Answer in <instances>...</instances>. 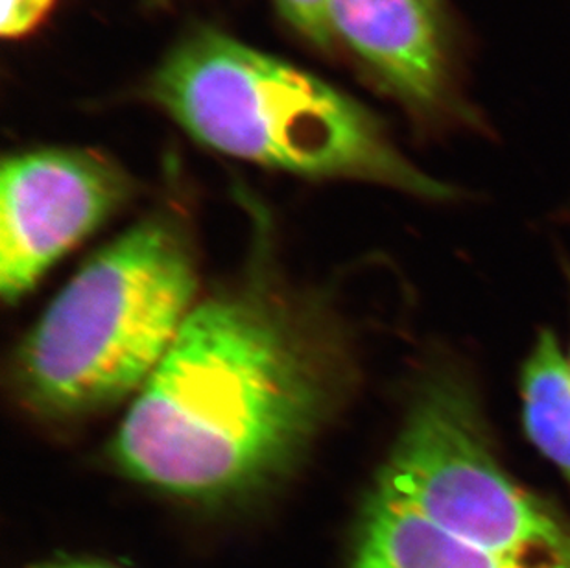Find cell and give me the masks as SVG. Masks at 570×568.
<instances>
[{"instance_id":"obj_11","label":"cell","mask_w":570,"mask_h":568,"mask_svg":"<svg viewBox=\"0 0 570 568\" xmlns=\"http://www.w3.org/2000/svg\"><path fill=\"white\" fill-rule=\"evenodd\" d=\"M41 568H114L109 565L95 564V561H58V564L45 565Z\"/></svg>"},{"instance_id":"obj_9","label":"cell","mask_w":570,"mask_h":568,"mask_svg":"<svg viewBox=\"0 0 570 568\" xmlns=\"http://www.w3.org/2000/svg\"><path fill=\"white\" fill-rule=\"evenodd\" d=\"M281 16L296 32L320 49H331L334 33L328 25V0H274Z\"/></svg>"},{"instance_id":"obj_10","label":"cell","mask_w":570,"mask_h":568,"mask_svg":"<svg viewBox=\"0 0 570 568\" xmlns=\"http://www.w3.org/2000/svg\"><path fill=\"white\" fill-rule=\"evenodd\" d=\"M52 4L55 0H2V38H22L43 21Z\"/></svg>"},{"instance_id":"obj_3","label":"cell","mask_w":570,"mask_h":568,"mask_svg":"<svg viewBox=\"0 0 570 568\" xmlns=\"http://www.w3.org/2000/svg\"><path fill=\"white\" fill-rule=\"evenodd\" d=\"M198 268L189 229L159 210L117 236L56 295L17 349V401L72 423L142 390L193 311Z\"/></svg>"},{"instance_id":"obj_6","label":"cell","mask_w":570,"mask_h":568,"mask_svg":"<svg viewBox=\"0 0 570 568\" xmlns=\"http://www.w3.org/2000/svg\"><path fill=\"white\" fill-rule=\"evenodd\" d=\"M334 39L415 117L469 124L443 0H328Z\"/></svg>"},{"instance_id":"obj_4","label":"cell","mask_w":570,"mask_h":568,"mask_svg":"<svg viewBox=\"0 0 570 568\" xmlns=\"http://www.w3.org/2000/svg\"><path fill=\"white\" fill-rule=\"evenodd\" d=\"M375 486L474 547L570 567V526L504 471L456 371L423 381Z\"/></svg>"},{"instance_id":"obj_1","label":"cell","mask_w":570,"mask_h":568,"mask_svg":"<svg viewBox=\"0 0 570 568\" xmlns=\"http://www.w3.org/2000/svg\"><path fill=\"white\" fill-rule=\"evenodd\" d=\"M353 384L355 359L331 314L248 280L193 306L109 456L178 499H248L296 471Z\"/></svg>"},{"instance_id":"obj_7","label":"cell","mask_w":570,"mask_h":568,"mask_svg":"<svg viewBox=\"0 0 570 568\" xmlns=\"http://www.w3.org/2000/svg\"><path fill=\"white\" fill-rule=\"evenodd\" d=\"M353 568H570L530 564L446 533L410 506L373 486L356 526Z\"/></svg>"},{"instance_id":"obj_2","label":"cell","mask_w":570,"mask_h":568,"mask_svg":"<svg viewBox=\"0 0 570 568\" xmlns=\"http://www.w3.org/2000/svg\"><path fill=\"white\" fill-rule=\"evenodd\" d=\"M150 98L194 140L226 156L420 198L454 196L409 161L355 98L229 33L204 28L179 41L151 76Z\"/></svg>"},{"instance_id":"obj_5","label":"cell","mask_w":570,"mask_h":568,"mask_svg":"<svg viewBox=\"0 0 570 568\" xmlns=\"http://www.w3.org/2000/svg\"><path fill=\"white\" fill-rule=\"evenodd\" d=\"M131 174L111 157L43 148L6 157L0 174V294L17 303L134 198Z\"/></svg>"},{"instance_id":"obj_8","label":"cell","mask_w":570,"mask_h":568,"mask_svg":"<svg viewBox=\"0 0 570 568\" xmlns=\"http://www.w3.org/2000/svg\"><path fill=\"white\" fill-rule=\"evenodd\" d=\"M521 395L528 438L570 488V360L550 331L539 334L522 368Z\"/></svg>"}]
</instances>
